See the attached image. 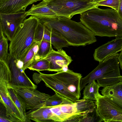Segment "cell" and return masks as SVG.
I'll use <instances>...</instances> for the list:
<instances>
[{
	"label": "cell",
	"instance_id": "7402d4cb",
	"mask_svg": "<svg viewBox=\"0 0 122 122\" xmlns=\"http://www.w3.org/2000/svg\"><path fill=\"white\" fill-rule=\"evenodd\" d=\"M11 72L6 61L0 60V86H7L11 80Z\"/></svg>",
	"mask_w": 122,
	"mask_h": 122
},
{
	"label": "cell",
	"instance_id": "cb8c5ba5",
	"mask_svg": "<svg viewBox=\"0 0 122 122\" xmlns=\"http://www.w3.org/2000/svg\"><path fill=\"white\" fill-rule=\"evenodd\" d=\"M73 102L59 94L55 93L54 95L51 96L48 98L45 102L44 106L46 107H53Z\"/></svg>",
	"mask_w": 122,
	"mask_h": 122
},
{
	"label": "cell",
	"instance_id": "8fae6325",
	"mask_svg": "<svg viewBox=\"0 0 122 122\" xmlns=\"http://www.w3.org/2000/svg\"><path fill=\"white\" fill-rule=\"evenodd\" d=\"M39 76L45 85L61 96L74 102L79 99L75 96L69 92L61 81L55 75L46 74L38 72Z\"/></svg>",
	"mask_w": 122,
	"mask_h": 122
},
{
	"label": "cell",
	"instance_id": "ba28073f",
	"mask_svg": "<svg viewBox=\"0 0 122 122\" xmlns=\"http://www.w3.org/2000/svg\"><path fill=\"white\" fill-rule=\"evenodd\" d=\"M26 12L10 13L0 12V26L8 40H12L21 24L28 16Z\"/></svg>",
	"mask_w": 122,
	"mask_h": 122
},
{
	"label": "cell",
	"instance_id": "5bb4252c",
	"mask_svg": "<svg viewBox=\"0 0 122 122\" xmlns=\"http://www.w3.org/2000/svg\"><path fill=\"white\" fill-rule=\"evenodd\" d=\"M0 102L5 107L7 117L13 122H25L18 108L10 97L6 87H0Z\"/></svg>",
	"mask_w": 122,
	"mask_h": 122
},
{
	"label": "cell",
	"instance_id": "f1b7e54d",
	"mask_svg": "<svg viewBox=\"0 0 122 122\" xmlns=\"http://www.w3.org/2000/svg\"><path fill=\"white\" fill-rule=\"evenodd\" d=\"M49 68V62L45 58L34 61L28 68L30 70L38 72L43 71H48Z\"/></svg>",
	"mask_w": 122,
	"mask_h": 122
},
{
	"label": "cell",
	"instance_id": "ffe728a7",
	"mask_svg": "<svg viewBox=\"0 0 122 122\" xmlns=\"http://www.w3.org/2000/svg\"><path fill=\"white\" fill-rule=\"evenodd\" d=\"M8 94L20 112L25 122H30V120L27 117L25 105L18 94L12 88L7 86Z\"/></svg>",
	"mask_w": 122,
	"mask_h": 122
},
{
	"label": "cell",
	"instance_id": "4fadbf2b",
	"mask_svg": "<svg viewBox=\"0 0 122 122\" xmlns=\"http://www.w3.org/2000/svg\"><path fill=\"white\" fill-rule=\"evenodd\" d=\"M49 62V71H62L63 68L68 66L72 61L71 56L62 49L56 51L53 49L45 58Z\"/></svg>",
	"mask_w": 122,
	"mask_h": 122
},
{
	"label": "cell",
	"instance_id": "ac0fdd59",
	"mask_svg": "<svg viewBox=\"0 0 122 122\" xmlns=\"http://www.w3.org/2000/svg\"><path fill=\"white\" fill-rule=\"evenodd\" d=\"M26 13L27 16L31 15L38 18H51L58 16L48 6L47 2L44 1L37 4L32 5Z\"/></svg>",
	"mask_w": 122,
	"mask_h": 122
},
{
	"label": "cell",
	"instance_id": "52a82bcc",
	"mask_svg": "<svg viewBox=\"0 0 122 122\" xmlns=\"http://www.w3.org/2000/svg\"><path fill=\"white\" fill-rule=\"evenodd\" d=\"M11 87L16 92L24 103L27 110L43 106L51 96L40 92L36 88L16 87Z\"/></svg>",
	"mask_w": 122,
	"mask_h": 122
},
{
	"label": "cell",
	"instance_id": "e0dca14e",
	"mask_svg": "<svg viewBox=\"0 0 122 122\" xmlns=\"http://www.w3.org/2000/svg\"><path fill=\"white\" fill-rule=\"evenodd\" d=\"M101 91L102 95L110 99L122 110V81L103 87Z\"/></svg>",
	"mask_w": 122,
	"mask_h": 122
},
{
	"label": "cell",
	"instance_id": "d6986e66",
	"mask_svg": "<svg viewBox=\"0 0 122 122\" xmlns=\"http://www.w3.org/2000/svg\"><path fill=\"white\" fill-rule=\"evenodd\" d=\"M76 112L75 114L86 116L92 113L96 109L93 100L83 99L78 100L75 102Z\"/></svg>",
	"mask_w": 122,
	"mask_h": 122
},
{
	"label": "cell",
	"instance_id": "3957f363",
	"mask_svg": "<svg viewBox=\"0 0 122 122\" xmlns=\"http://www.w3.org/2000/svg\"><path fill=\"white\" fill-rule=\"evenodd\" d=\"M39 22L38 18L32 15L26 19L10 41L9 53L16 61L22 62L30 50L37 43L35 41V36Z\"/></svg>",
	"mask_w": 122,
	"mask_h": 122
},
{
	"label": "cell",
	"instance_id": "e575fe53",
	"mask_svg": "<svg viewBox=\"0 0 122 122\" xmlns=\"http://www.w3.org/2000/svg\"><path fill=\"white\" fill-rule=\"evenodd\" d=\"M104 0H93V2L95 3H97Z\"/></svg>",
	"mask_w": 122,
	"mask_h": 122
},
{
	"label": "cell",
	"instance_id": "1f68e13d",
	"mask_svg": "<svg viewBox=\"0 0 122 122\" xmlns=\"http://www.w3.org/2000/svg\"><path fill=\"white\" fill-rule=\"evenodd\" d=\"M50 109L53 114L60 118L62 122H66L70 117L61 112L60 105L51 107Z\"/></svg>",
	"mask_w": 122,
	"mask_h": 122
},
{
	"label": "cell",
	"instance_id": "484cf974",
	"mask_svg": "<svg viewBox=\"0 0 122 122\" xmlns=\"http://www.w3.org/2000/svg\"><path fill=\"white\" fill-rule=\"evenodd\" d=\"M40 42L36 44L30 50L22 61L23 66L22 68L24 71L28 68L32 63L36 60V55L39 48Z\"/></svg>",
	"mask_w": 122,
	"mask_h": 122
},
{
	"label": "cell",
	"instance_id": "6da1fadb",
	"mask_svg": "<svg viewBox=\"0 0 122 122\" xmlns=\"http://www.w3.org/2000/svg\"><path fill=\"white\" fill-rule=\"evenodd\" d=\"M80 15V22L95 36L122 37V20L114 10L96 7Z\"/></svg>",
	"mask_w": 122,
	"mask_h": 122
},
{
	"label": "cell",
	"instance_id": "30bf717a",
	"mask_svg": "<svg viewBox=\"0 0 122 122\" xmlns=\"http://www.w3.org/2000/svg\"><path fill=\"white\" fill-rule=\"evenodd\" d=\"M62 82L67 90L79 99L81 96L80 84L82 78L81 74L68 69L55 74Z\"/></svg>",
	"mask_w": 122,
	"mask_h": 122
},
{
	"label": "cell",
	"instance_id": "9a60e30c",
	"mask_svg": "<svg viewBox=\"0 0 122 122\" xmlns=\"http://www.w3.org/2000/svg\"><path fill=\"white\" fill-rule=\"evenodd\" d=\"M51 107L43 105L30 109L26 112L27 116L30 120L38 122H62L52 113L50 109Z\"/></svg>",
	"mask_w": 122,
	"mask_h": 122
},
{
	"label": "cell",
	"instance_id": "4dcf8cb0",
	"mask_svg": "<svg viewBox=\"0 0 122 122\" xmlns=\"http://www.w3.org/2000/svg\"><path fill=\"white\" fill-rule=\"evenodd\" d=\"M119 0H105L96 3L97 6L110 7L117 11H118Z\"/></svg>",
	"mask_w": 122,
	"mask_h": 122
},
{
	"label": "cell",
	"instance_id": "9c48e42d",
	"mask_svg": "<svg viewBox=\"0 0 122 122\" xmlns=\"http://www.w3.org/2000/svg\"><path fill=\"white\" fill-rule=\"evenodd\" d=\"M5 61L9 66L12 75L11 81L7 86L36 89L37 86L27 76L25 71L18 66L15 59L10 53Z\"/></svg>",
	"mask_w": 122,
	"mask_h": 122
},
{
	"label": "cell",
	"instance_id": "277c9868",
	"mask_svg": "<svg viewBox=\"0 0 122 122\" xmlns=\"http://www.w3.org/2000/svg\"><path fill=\"white\" fill-rule=\"evenodd\" d=\"M117 53L99 62L98 66L84 77L81 78L80 84L81 91L86 85L97 80L100 87L114 85L122 81Z\"/></svg>",
	"mask_w": 122,
	"mask_h": 122
},
{
	"label": "cell",
	"instance_id": "44dd1931",
	"mask_svg": "<svg viewBox=\"0 0 122 122\" xmlns=\"http://www.w3.org/2000/svg\"><path fill=\"white\" fill-rule=\"evenodd\" d=\"M100 86L95 80L89 82L84 89L83 99L96 100V96L99 94Z\"/></svg>",
	"mask_w": 122,
	"mask_h": 122
},
{
	"label": "cell",
	"instance_id": "603a6c76",
	"mask_svg": "<svg viewBox=\"0 0 122 122\" xmlns=\"http://www.w3.org/2000/svg\"><path fill=\"white\" fill-rule=\"evenodd\" d=\"M51 32L44 25L39 22L36 31L35 41L38 42L44 41L51 42Z\"/></svg>",
	"mask_w": 122,
	"mask_h": 122
},
{
	"label": "cell",
	"instance_id": "d6a6232c",
	"mask_svg": "<svg viewBox=\"0 0 122 122\" xmlns=\"http://www.w3.org/2000/svg\"><path fill=\"white\" fill-rule=\"evenodd\" d=\"M117 12L119 17L122 20V0H119V7Z\"/></svg>",
	"mask_w": 122,
	"mask_h": 122
},
{
	"label": "cell",
	"instance_id": "4316f807",
	"mask_svg": "<svg viewBox=\"0 0 122 122\" xmlns=\"http://www.w3.org/2000/svg\"><path fill=\"white\" fill-rule=\"evenodd\" d=\"M53 50L51 42L41 41L39 44L38 49L36 55V60L45 58Z\"/></svg>",
	"mask_w": 122,
	"mask_h": 122
},
{
	"label": "cell",
	"instance_id": "83f0119b",
	"mask_svg": "<svg viewBox=\"0 0 122 122\" xmlns=\"http://www.w3.org/2000/svg\"><path fill=\"white\" fill-rule=\"evenodd\" d=\"M51 43L55 49L58 50L64 47L70 46L66 41L60 35L51 32Z\"/></svg>",
	"mask_w": 122,
	"mask_h": 122
},
{
	"label": "cell",
	"instance_id": "7a4b0ae2",
	"mask_svg": "<svg viewBox=\"0 0 122 122\" xmlns=\"http://www.w3.org/2000/svg\"><path fill=\"white\" fill-rule=\"evenodd\" d=\"M51 32L60 35L70 46H84L97 41L95 36L80 22L63 16L38 18Z\"/></svg>",
	"mask_w": 122,
	"mask_h": 122
},
{
	"label": "cell",
	"instance_id": "d4e9b609",
	"mask_svg": "<svg viewBox=\"0 0 122 122\" xmlns=\"http://www.w3.org/2000/svg\"><path fill=\"white\" fill-rule=\"evenodd\" d=\"M8 40L0 26V60L6 61L8 57Z\"/></svg>",
	"mask_w": 122,
	"mask_h": 122
},
{
	"label": "cell",
	"instance_id": "5b68a950",
	"mask_svg": "<svg viewBox=\"0 0 122 122\" xmlns=\"http://www.w3.org/2000/svg\"><path fill=\"white\" fill-rule=\"evenodd\" d=\"M47 3L58 16L71 19L75 15L98 7L93 0H51Z\"/></svg>",
	"mask_w": 122,
	"mask_h": 122
},
{
	"label": "cell",
	"instance_id": "8992f818",
	"mask_svg": "<svg viewBox=\"0 0 122 122\" xmlns=\"http://www.w3.org/2000/svg\"><path fill=\"white\" fill-rule=\"evenodd\" d=\"M96 112L99 122H122V110L100 93L95 96Z\"/></svg>",
	"mask_w": 122,
	"mask_h": 122
},
{
	"label": "cell",
	"instance_id": "7c38bea8",
	"mask_svg": "<svg viewBox=\"0 0 122 122\" xmlns=\"http://www.w3.org/2000/svg\"><path fill=\"white\" fill-rule=\"evenodd\" d=\"M122 50V37L115 38L95 50L94 60L100 62L105 59L115 55Z\"/></svg>",
	"mask_w": 122,
	"mask_h": 122
},
{
	"label": "cell",
	"instance_id": "836d02e7",
	"mask_svg": "<svg viewBox=\"0 0 122 122\" xmlns=\"http://www.w3.org/2000/svg\"><path fill=\"white\" fill-rule=\"evenodd\" d=\"M118 59L119 63V66L121 69L122 70V50L119 54Z\"/></svg>",
	"mask_w": 122,
	"mask_h": 122
},
{
	"label": "cell",
	"instance_id": "2e32d148",
	"mask_svg": "<svg viewBox=\"0 0 122 122\" xmlns=\"http://www.w3.org/2000/svg\"><path fill=\"white\" fill-rule=\"evenodd\" d=\"M40 0H0V12L10 13L25 11L29 5Z\"/></svg>",
	"mask_w": 122,
	"mask_h": 122
},
{
	"label": "cell",
	"instance_id": "f546056e",
	"mask_svg": "<svg viewBox=\"0 0 122 122\" xmlns=\"http://www.w3.org/2000/svg\"><path fill=\"white\" fill-rule=\"evenodd\" d=\"M60 110L63 113L70 117L76 114V110L75 102L60 105Z\"/></svg>",
	"mask_w": 122,
	"mask_h": 122
},
{
	"label": "cell",
	"instance_id": "d590c367",
	"mask_svg": "<svg viewBox=\"0 0 122 122\" xmlns=\"http://www.w3.org/2000/svg\"><path fill=\"white\" fill-rule=\"evenodd\" d=\"M42 0V1H45L46 2H48L51 0Z\"/></svg>",
	"mask_w": 122,
	"mask_h": 122
}]
</instances>
